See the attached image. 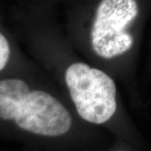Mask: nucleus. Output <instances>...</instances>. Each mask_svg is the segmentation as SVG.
<instances>
[{"instance_id": "39448f33", "label": "nucleus", "mask_w": 151, "mask_h": 151, "mask_svg": "<svg viewBox=\"0 0 151 151\" xmlns=\"http://www.w3.org/2000/svg\"><path fill=\"white\" fill-rule=\"evenodd\" d=\"M10 55V48L9 42L0 33V70H2L7 65Z\"/></svg>"}, {"instance_id": "7ed1b4c3", "label": "nucleus", "mask_w": 151, "mask_h": 151, "mask_svg": "<svg viewBox=\"0 0 151 151\" xmlns=\"http://www.w3.org/2000/svg\"><path fill=\"white\" fill-rule=\"evenodd\" d=\"M22 129L42 136L56 137L70 130L72 119L55 97L43 91H32L16 103L14 117Z\"/></svg>"}, {"instance_id": "20e7f679", "label": "nucleus", "mask_w": 151, "mask_h": 151, "mask_svg": "<svg viewBox=\"0 0 151 151\" xmlns=\"http://www.w3.org/2000/svg\"><path fill=\"white\" fill-rule=\"evenodd\" d=\"M31 92L25 81L20 79H6L0 81V97L19 103Z\"/></svg>"}, {"instance_id": "f03ea898", "label": "nucleus", "mask_w": 151, "mask_h": 151, "mask_svg": "<svg viewBox=\"0 0 151 151\" xmlns=\"http://www.w3.org/2000/svg\"><path fill=\"white\" fill-rule=\"evenodd\" d=\"M138 12L135 0H103L100 3L91 35L96 54L111 59L129 50L134 39L127 29Z\"/></svg>"}, {"instance_id": "f257e3e1", "label": "nucleus", "mask_w": 151, "mask_h": 151, "mask_svg": "<svg viewBox=\"0 0 151 151\" xmlns=\"http://www.w3.org/2000/svg\"><path fill=\"white\" fill-rule=\"evenodd\" d=\"M65 83L81 119L94 124H104L117 110L116 85L103 70L81 62L65 70Z\"/></svg>"}]
</instances>
